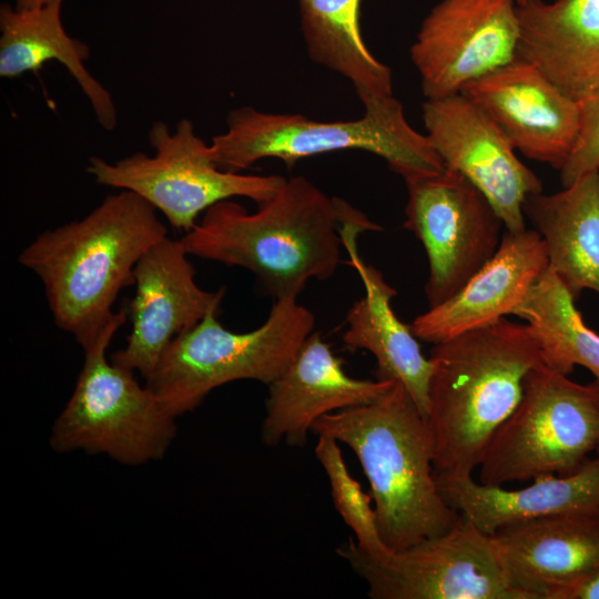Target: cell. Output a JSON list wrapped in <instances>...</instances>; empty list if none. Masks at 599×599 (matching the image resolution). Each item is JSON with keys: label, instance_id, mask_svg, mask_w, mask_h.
I'll use <instances>...</instances> for the list:
<instances>
[{"label": "cell", "instance_id": "obj_27", "mask_svg": "<svg viewBox=\"0 0 599 599\" xmlns=\"http://www.w3.org/2000/svg\"><path fill=\"white\" fill-rule=\"evenodd\" d=\"M578 102L579 130L567 160L559 170L564 187L588 173H599V91Z\"/></svg>", "mask_w": 599, "mask_h": 599}, {"label": "cell", "instance_id": "obj_29", "mask_svg": "<svg viewBox=\"0 0 599 599\" xmlns=\"http://www.w3.org/2000/svg\"><path fill=\"white\" fill-rule=\"evenodd\" d=\"M51 0H14V7L18 9H26L32 7H39L48 3Z\"/></svg>", "mask_w": 599, "mask_h": 599}, {"label": "cell", "instance_id": "obj_20", "mask_svg": "<svg viewBox=\"0 0 599 599\" xmlns=\"http://www.w3.org/2000/svg\"><path fill=\"white\" fill-rule=\"evenodd\" d=\"M517 16L516 59L573 100L599 91V0H524Z\"/></svg>", "mask_w": 599, "mask_h": 599}, {"label": "cell", "instance_id": "obj_30", "mask_svg": "<svg viewBox=\"0 0 599 599\" xmlns=\"http://www.w3.org/2000/svg\"><path fill=\"white\" fill-rule=\"evenodd\" d=\"M524 0H516L517 3L522 2Z\"/></svg>", "mask_w": 599, "mask_h": 599}, {"label": "cell", "instance_id": "obj_7", "mask_svg": "<svg viewBox=\"0 0 599 599\" xmlns=\"http://www.w3.org/2000/svg\"><path fill=\"white\" fill-rule=\"evenodd\" d=\"M211 312L177 336L146 385L176 418L194 410L215 388L236 380L271 384L314 331L315 316L295 298L274 301L257 328L236 333Z\"/></svg>", "mask_w": 599, "mask_h": 599}, {"label": "cell", "instance_id": "obj_22", "mask_svg": "<svg viewBox=\"0 0 599 599\" xmlns=\"http://www.w3.org/2000/svg\"><path fill=\"white\" fill-rule=\"evenodd\" d=\"M63 0L18 9L0 6V77L17 78L37 72L48 61L60 62L88 98L101 126L115 128L116 110L110 92L88 71L90 48L70 37L62 23Z\"/></svg>", "mask_w": 599, "mask_h": 599}, {"label": "cell", "instance_id": "obj_25", "mask_svg": "<svg viewBox=\"0 0 599 599\" xmlns=\"http://www.w3.org/2000/svg\"><path fill=\"white\" fill-rule=\"evenodd\" d=\"M575 301L548 266L514 315L528 325L545 366L568 376L579 365L599 383V334L585 324Z\"/></svg>", "mask_w": 599, "mask_h": 599}, {"label": "cell", "instance_id": "obj_28", "mask_svg": "<svg viewBox=\"0 0 599 599\" xmlns=\"http://www.w3.org/2000/svg\"><path fill=\"white\" fill-rule=\"evenodd\" d=\"M559 599H599V567L567 588Z\"/></svg>", "mask_w": 599, "mask_h": 599}, {"label": "cell", "instance_id": "obj_1", "mask_svg": "<svg viewBox=\"0 0 599 599\" xmlns=\"http://www.w3.org/2000/svg\"><path fill=\"white\" fill-rule=\"evenodd\" d=\"M167 236L156 210L134 192L108 195L81 220L48 230L19 254L42 282L58 327L88 348L109 323L134 268Z\"/></svg>", "mask_w": 599, "mask_h": 599}, {"label": "cell", "instance_id": "obj_4", "mask_svg": "<svg viewBox=\"0 0 599 599\" xmlns=\"http://www.w3.org/2000/svg\"><path fill=\"white\" fill-rule=\"evenodd\" d=\"M312 432L345 444L358 458L390 550L441 535L459 519L437 487L427 420L400 383L370 403L322 416Z\"/></svg>", "mask_w": 599, "mask_h": 599}, {"label": "cell", "instance_id": "obj_23", "mask_svg": "<svg viewBox=\"0 0 599 599\" xmlns=\"http://www.w3.org/2000/svg\"><path fill=\"white\" fill-rule=\"evenodd\" d=\"M522 210L545 242L549 267L571 294H599V173L552 194H531Z\"/></svg>", "mask_w": 599, "mask_h": 599}, {"label": "cell", "instance_id": "obj_6", "mask_svg": "<svg viewBox=\"0 0 599 599\" xmlns=\"http://www.w3.org/2000/svg\"><path fill=\"white\" fill-rule=\"evenodd\" d=\"M128 318L114 312L84 352L74 389L54 420L49 443L59 454L84 451L139 466L161 460L176 435V417L134 372L106 357V349Z\"/></svg>", "mask_w": 599, "mask_h": 599}, {"label": "cell", "instance_id": "obj_18", "mask_svg": "<svg viewBox=\"0 0 599 599\" xmlns=\"http://www.w3.org/2000/svg\"><path fill=\"white\" fill-rule=\"evenodd\" d=\"M548 266L536 230L505 231L496 253L448 300L416 316L410 327L418 339L435 345L514 315Z\"/></svg>", "mask_w": 599, "mask_h": 599}, {"label": "cell", "instance_id": "obj_15", "mask_svg": "<svg viewBox=\"0 0 599 599\" xmlns=\"http://www.w3.org/2000/svg\"><path fill=\"white\" fill-rule=\"evenodd\" d=\"M460 93L489 115L515 150L561 169L579 130V102L536 67L516 59L466 84Z\"/></svg>", "mask_w": 599, "mask_h": 599}, {"label": "cell", "instance_id": "obj_24", "mask_svg": "<svg viewBox=\"0 0 599 599\" xmlns=\"http://www.w3.org/2000/svg\"><path fill=\"white\" fill-rule=\"evenodd\" d=\"M309 58L346 78L364 108L393 97L392 71L364 42L362 0H296Z\"/></svg>", "mask_w": 599, "mask_h": 599}, {"label": "cell", "instance_id": "obj_5", "mask_svg": "<svg viewBox=\"0 0 599 599\" xmlns=\"http://www.w3.org/2000/svg\"><path fill=\"white\" fill-rule=\"evenodd\" d=\"M364 109L356 120L318 121L243 106L229 113L227 130L213 136L210 151L219 167L233 172L267 158L292 167L304 158L341 150L370 152L405 182L445 169L428 136L410 126L394 97Z\"/></svg>", "mask_w": 599, "mask_h": 599}, {"label": "cell", "instance_id": "obj_11", "mask_svg": "<svg viewBox=\"0 0 599 599\" xmlns=\"http://www.w3.org/2000/svg\"><path fill=\"white\" fill-rule=\"evenodd\" d=\"M404 227L428 260L429 307L454 295L498 250L504 223L488 199L464 175L440 173L405 182Z\"/></svg>", "mask_w": 599, "mask_h": 599}, {"label": "cell", "instance_id": "obj_16", "mask_svg": "<svg viewBox=\"0 0 599 599\" xmlns=\"http://www.w3.org/2000/svg\"><path fill=\"white\" fill-rule=\"evenodd\" d=\"M349 204L339 226L343 246L349 264L361 277L365 293L346 314L343 342L349 351L364 349L376 361V379L400 383L422 415L428 413V387L433 362L425 357L410 325L399 319L392 306L397 291L380 271L359 255L356 237L364 231H379Z\"/></svg>", "mask_w": 599, "mask_h": 599}, {"label": "cell", "instance_id": "obj_17", "mask_svg": "<svg viewBox=\"0 0 599 599\" xmlns=\"http://www.w3.org/2000/svg\"><path fill=\"white\" fill-rule=\"evenodd\" d=\"M395 382L349 376L319 332H312L283 370L268 384L262 439L303 446L315 422L326 414L370 403Z\"/></svg>", "mask_w": 599, "mask_h": 599}, {"label": "cell", "instance_id": "obj_9", "mask_svg": "<svg viewBox=\"0 0 599 599\" xmlns=\"http://www.w3.org/2000/svg\"><path fill=\"white\" fill-rule=\"evenodd\" d=\"M152 155L133 153L114 163L91 156L87 172L100 185L136 193L161 212L176 231L190 232L199 216L214 204L246 197L261 205L282 187L280 175L242 174L214 162L210 145L190 120H180L171 132L156 121L149 131Z\"/></svg>", "mask_w": 599, "mask_h": 599}, {"label": "cell", "instance_id": "obj_12", "mask_svg": "<svg viewBox=\"0 0 599 599\" xmlns=\"http://www.w3.org/2000/svg\"><path fill=\"white\" fill-rule=\"evenodd\" d=\"M518 41L516 0H440L409 53L423 94L439 99L515 61Z\"/></svg>", "mask_w": 599, "mask_h": 599}, {"label": "cell", "instance_id": "obj_21", "mask_svg": "<svg viewBox=\"0 0 599 599\" xmlns=\"http://www.w3.org/2000/svg\"><path fill=\"white\" fill-rule=\"evenodd\" d=\"M435 477L445 501L489 536L507 525L546 516L599 514V449L577 471L540 476L519 489L484 485L473 476Z\"/></svg>", "mask_w": 599, "mask_h": 599}, {"label": "cell", "instance_id": "obj_2", "mask_svg": "<svg viewBox=\"0 0 599 599\" xmlns=\"http://www.w3.org/2000/svg\"><path fill=\"white\" fill-rule=\"evenodd\" d=\"M346 204L293 176L254 213L232 199L214 204L180 240L190 255L246 268L274 301L297 300L309 280L336 272Z\"/></svg>", "mask_w": 599, "mask_h": 599}, {"label": "cell", "instance_id": "obj_19", "mask_svg": "<svg viewBox=\"0 0 599 599\" xmlns=\"http://www.w3.org/2000/svg\"><path fill=\"white\" fill-rule=\"evenodd\" d=\"M493 538L524 599H559L599 567V514L570 512L507 525Z\"/></svg>", "mask_w": 599, "mask_h": 599}, {"label": "cell", "instance_id": "obj_8", "mask_svg": "<svg viewBox=\"0 0 599 599\" xmlns=\"http://www.w3.org/2000/svg\"><path fill=\"white\" fill-rule=\"evenodd\" d=\"M599 449V383L572 382L544 364L525 380L522 396L490 439L479 483L504 486L577 471Z\"/></svg>", "mask_w": 599, "mask_h": 599}, {"label": "cell", "instance_id": "obj_14", "mask_svg": "<svg viewBox=\"0 0 599 599\" xmlns=\"http://www.w3.org/2000/svg\"><path fill=\"white\" fill-rule=\"evenodd\" d=\"M181 240L169 236L149 248L134 268L135 293L128 304L132 323L125 346L110 359L148 380L167 346L211 312H219L225 287L210 292Z\"/></svg>", "mask_w": 599, "mask_h": 599}, {"label": "cell", "instance_id": "obj_13", "mask_svg": "<svg viewBox=\"0 0 599 599\" xmlns=\"http://www.w3.org/2000/svg\"><path fill=\"white\" fill-rule=\"evenodd\" d=\"M423 121L444 166L464 175L488 199L506 231L526 230L524 203L542 192V182L517 158L489 115L457 93L427 99Z\"/></svg>", "mask_w": 599, "mask_h": 599}, {"label": "cell", "instance_id": "obj_3", "mask_svg": "<svg viewBox=\"0 0 599 599\" xmlns=\"http://www.w3.org/2000/svg\"><path fill=\"white\" fill-rule=\"evenodd\" d=\"M427 424L435 475L471 476L542 364L528 325L506 317L435 344Z\"/></svg>", "mask_w": 599, "mask_h": 599}, {"label": "cell", "instance_id": "obj_26", "mask_svg": "<svg viewBox=\"0 0 599 599\" xmlns=\"http://www.w3.org/2000/svg\"><path fill=\"white\" fill-rule=\"evenodd\" d=\"M338 444L333 437L319 435L315 447V456L329 481L334 506L353 530L361 550L372 556L387 554L390 549L380 536L372 496L349 474Z\"/></svg>", "mask_w": 599, "mask_h": 599}, {"label": "cell", "instance_id": "obj_10", "mask_svg": "<svg viewBox=\"0 0 599 599\" xmlns=\"http://www.w3.org/2000/svg\"><path fill=\"white\" fill-rule=\"evenodd\" d=\"M337 554L374 599H524L509 583L493 536L460 515L446 532L372 556L354 539Z\"/></svg>", "mask_w": 599, "mask_h": 599}]
</instances>
